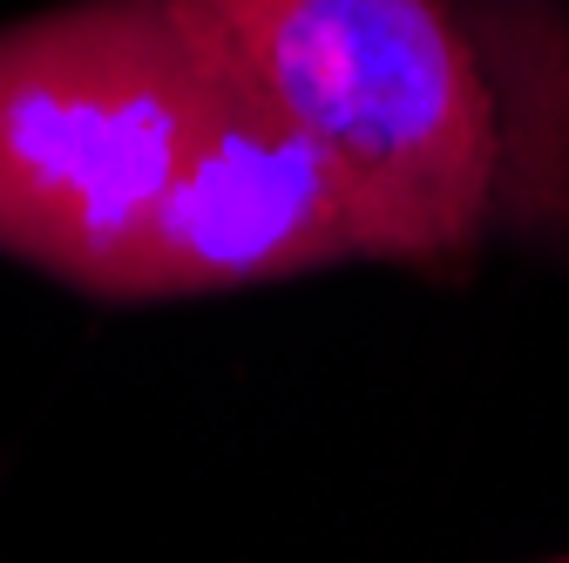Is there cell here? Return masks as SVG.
Listing matches in <instances>:
<instances>
[{
    "label": "cell",
    "mask_w": 569,
    "mask_h": 563,
    "mask_svg": "<svg viewBox=\"0 0 569 563\" xmlns=\"http://www.w3.org/2000/svg\"><path fill=\"white\" fill-rule=\"evenodd\" d=\"M339 184L367 258H455L495 184L481 68L441 0H183Z\"/></svg>",
    "instance_id": "obj_1"
},
{
    "label": "cell",
    "mask_w": 569,
    "mask_h": 563,
    "mask_svg": "<svg viewBox=\"0 0 569 563\" xmlns=\"http://www.w3.org/2000/svg\"><path fill=\"white\" fill-rule=\"evenodd\" d=\"M203 96L210 48L183 0H76L0 28V251L96 293Z\"/></svg>",
    "instance_id": "obj_2"
},
{
    "label": "cell",
    "mask_w": 569,
    "mask_h": 563,
    "mask_svg": "<svg viewBox=\"0 0 569 563\" xmlns=\"http://www.w3.org/2000/svg\"><path fill=\"white\" fill-rule=\"evenodd\" d=\"M210 48V41H203ZM339 258H367L360 225L326 164L284 129L210 48V96L197 129L122 251L102 271V299H183L292 278Z\"/></svg>",
    "instance_id": "obj_3"
},
{
    "label": "cell",
    "mask_w": 569,
    "mask_h": 563,
    "mask_svg": "<svg viewBox=\"0 0 569 563\" xmlns=\"http://www.w3.org/2000/svg\"><path fill=\"white\" fill-rule=\"evenodd\" d=\"M562 563H569V556H562Z\"/></svg>",
    "instance_id": "obj_4"
}]
</instances>
